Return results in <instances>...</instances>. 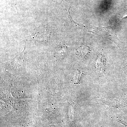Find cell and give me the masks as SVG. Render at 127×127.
Returning <instances> with one entry per match:
<instances>
[{
  "instance_id": "obj_2",
  "label": "cell",
  "mask_w": 127,
  "mask_h": 127,
  "mask_svg": "<svg viewBox=\"0 0 127 127\" xmlns=\"http://www.w3.org/2000/svg\"><path fill=\"white\" fill-rule=\"evenodd\" d=\"M127 17V12H126V14H125V15H124V16L123 17V18H124V17Z\"/></svg>"
},
{
  "instance_id": "obj_1",
  "label": "cell",
  "mask_w": 127,
  "mask_h": 127,
  "mask_svg": "<svg viewBox=\"0 0 127 127\" xmlns=\"http://www.w3.org/2000/svg\"><path fill=\"white\" fill-rule=\"evenodd\" d=\"M95 34L103 38L109 39L120 47V41L113 30L109 28L98 27L94 31Z\"/></svg>"
}]
</instances>
